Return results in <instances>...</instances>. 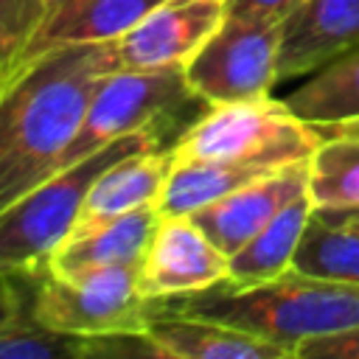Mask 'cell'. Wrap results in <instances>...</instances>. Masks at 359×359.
I'll use <instances>...</instances> for the list:
<instances>
[{
	"instance_id": "12",
	"label": "cell",
	"mask_w": 359,
	"mask_h": 359,
	"mask_svg": "<svg viewBox=\"0 0 359 359\" xmlns=\"http://www.w3.org/2000/svg\"><path fill=\"white\" fill-rule=\"evenodd\" d=\"M359 45V0H300L280 22L278 81L311 76Z\"/></svg>"
},
{
	"instance_id": "19",
	"label": "cell",
	"mask_w": 359,
	"mask_h": 359,
	"mask_svg": "<svg viewBox=\"0 0 359 359\" xmlns=\"http://www.w3.org/2000/svg\"><path fill=\"white\" fill-rule=\"evenodd\" d=\"M286 104L314 126L359 118V45L314 70Z\"/></svg>"
},
{
	"instance_id": "2",
	"label": "cell",
	"mask_w": 359,
	"mask_h": 359,
	"mask_svg": "<svg viewBox=\"0 0 359 359\" xmlns=\"http://www.w3.org/2000/svg\"><path fill=\"white\" fill-rule=\"evenodd\" d=\"M163 303L255 331L283 345L292 359L309 339L359 328V283L306 275L294 266L266 283L233 286L222 280L205 292Z\"/></svg>"
},
{
	"instance_id": "26",
	"label": "cell",
	"mask_w": 359,
	"mask_h": 359,
	"mask_svg": "<svg viewBox=\"0 0 359 359\" xmlns=\"http://www.w3.org/2000/svg\"><path fill=\"white\" fill-rule=\"evenodd\" d=\"M65 3H67V0H48V6H50V14H53L59 6H65Z\"/></svg>"
},
{
	"instance_id": "6",
	"label": "cell",
	"mask_w": 359,
	"mask_h": 359,
	"mask_svg": "<svg viewBox=\"0 0 359 359\" xmlns=\"http://www.w3.org/2000/svg\"><path fill=\"white\" fill-rule=\"evenodd\" d=\"M188 104H205V101L191 90L185 79V67L115 70L98 87L87 109V118L76 140L65 151L59 168L84 160L93 151L115 143L118 137H126L146 126H157V123L171 126V118Z\"/></svg>"
},
{
	"instance_id": "21",
	"label": "cell",
	"mask_w": 359,
	"mask_h": 359,
	"mask_svg": "<svg viewBox=\"0 0 359 359\" xmlns=\"http://www.w3.org/2000/svg\"><path fill=\"white\" fill-rule=\"evenodd\" d=\"M48 0H0V87H6L39 28L48 22Z\"/></svg>"
},
{
	"instance_id": "15",
	"label": "cell",
	"mask_w": 359,
	"mask_h": 359,
	"mask_svg": "<svg viewBox=\"0 0 359 359\" xmlns=\"http://www.w3.org/2000/svg\"><path fill=\"white\" fill-rule=\"evenodd\" d=\"M160 3L163 0H67L48 17V22L34 36V42L25 48L17 73L25 70L42 53L65 48V45L112 42V39L123 36L132 25H137ZM17 73H14V79H17Z\"/></svg>"
},
{
	"instance_id": "4",
	"label": "cell",
	"mask_w": 359,
	"mask_h": 359,
	"mask_svg": "<svg viewBox=\"0 0 359 359\" xmlns=\"http://www.w3.org/2000/svg\"><path fill=\"white\" fill-rule=\"evenodd\" d=\"M314 123L272 95L208 104L174 140L177 160H219L255 168H286L309 163L320 146Z\"/></svg>"
},
{
	"instance_id": "23",
	"label": "cell",
	"mask_w": 359,
	"mask_h": 359,
	"mask_svg": "<svg viewBox=\"0 0 359 359\" xmlns=\"http://www.w3.org/2000/svg\"><path fill=\"white\" fill-rule=\"evenodd\" d=\"M300 0H236L233 8L236 11H247V14H264V17H278L283 20Z\"/></svg>"
},
{
	"instance_id": "13",
	"label": "cell",
	"mask_w": 359,
	"mask_h": 359,
	"mask_svg": "<svg viewBox=\"0 0 359 359\" xmlns=\"http://www.w3.org/2000/svg\"><path fill=\"white\" fill-rule=\"evenodd\" d=\"M171 165H174L171 146L135 151V154H126L118 163H112L87 191V199L79 210L76 227L67 238L87 236L137 208L157 205Z\"/></svg>"
},
{
	"instance_id": "11",
	"label": "cell",
	"mask_w": 359,
	"mask_h": 359,
	"mask_svg": "<svg viewBox=\"0 0 359 359\" xmlns=\"http://www.w3.org/2000/svg\"><path fill=\"white\" fill-rule=\"evenodd\" d=\"M303 194H309V163H294L194 210L191 219L219 244V250L233 255Z\"/></svg>"
},
{
	"instance_id": "10",
	"label": "cell",
	"mask_w": 359,
	"mask_h": 359,
	"mask_svg": "<svg viewBox=\"0 0 359 359\" xmlns=\"http://www.w3.org/2000/svg\"><path fill=\"white\" fill-rule=\"evenodd\" d=\"M146 334L157 348V359H292V353L230 323L177 311L163 300H151Z\"/></svg>"
},
{
	"instance_id": "25",
	"label": "cell",
	"mask_w": 359,
	"mask_h": 359,
	"mask_svg": "<svg viewBox=\"0 0 359 359\" xmlns=\"http://www.w3.org/2000/svg\"><path fill=\"white\" fill-rule=\"evenodd\" d=\"M339 222H345V224H353V227L359 230V216H348V219H339Z\"/></svg>"
},
{
	"instance_id": "16",
	"label": "cell",
	"mask_w": 359,
	"mask_h": 359,
	"mask_svg": "<svg viewBox=\"0 0 359 359\" xmlns=\"http://www.w3.org/2000/svg\"><path fill=\"white\" fill-rule=\"evenodd\" d=\"M320 146L309 160V199L314 210H359V118L317 126Z\"/></svg>"
},
{
	"instance_id": "22",
	"label": "cell",
	"mask_w": 359,
	"mask_h": 359,
	"mask_svg": "<svg viewBox=\"0 0 359 359\" xmlns=\"http://www.w3.org/2000/svg\"><path fill=\"white\" fill-rule=\"evenodd\" d=\"M294 359H359V328L309 339L297 348Z\"/></svg>"
},
{
	"instance_id": "24",
	"label": "cell",
	"mask_w": 359,
	"mask_h": 359,
	"mask_svg": "<svg viewBox=\"0 0 359 359\" xmlns=\"http://www.w3.org/2000/svg\"><path fill=\"white\" fill-rule=\"evenodd\" d=\"M320 216L331 219V222H339V219H348V216H359V210H351V213H325V210H317Z\"/></svg>"
},
{
	"instance_id": "20",
	"label": "cell",
	"mask_w": 359,
	"mask_h": 359,
	"mask_svg": "<svg viewBox=\"0 0 359 359\" xmlns=\"http://www.w3.org/2000/svg\"><path fill=\"white\" fill-rule=\"evenodd\" d=\"M292 266L306 275L359 283V230L345 222H331L314 210Z\"/></svg>"
},
{
	"instance_id": "1",
	"label": "cell",
	"mask_w": 359,
	"mask_h": 359,
	"mask_svg": "<svg viewBox=\"0 0 359 359\" xmlns=\"http://www.w3.org/2000/svg\"><path fill=\"white\" fill-rule=\"evenodd\" d=\"M115 70L112 42L65 45L0 90V208L59 171L98 87Z\"/></svg>"
},
{
	"instance_id": "5",
	"label": "cell",
	"mask_w": 359,
	"mask_h": 359,
	"mask_svg": "<svg viewBox=\"0 0 359 359\" xmlns=\"http://www.w3.org/2000/svg\"><path fill=\"white\" fill-rule=\"evenodd\" d=\"M278 17L230 11L222 28L185 65L191 90L205 104H227L269 95L280 56Z\"/></svg>"
},
{
	"instance_id": "18",
	"label": "cell",
	"mask_w": 359,
	"mask_h": 359,
	"mask_svg": "<svg viewBox=\"0 0 359 359\" xmlns=\"http://www.w3.org/2000/svg\"><path fill=\"white\" fill-rule=\"evenodd\" d=\"M278 171V168H275ZM272 174L269 168L236 165L219 160H177L168 171L165 188L160 194L157 210L163 216H191L194 210L227 196L230 191Z\"/></svg>"
},
{
	"instance_id": "8",
	"label": "cell",
	"mask_w": 359,
	"mask_h": 359,
	"mask_svg": "<svg viewBox=\"0 0 359 359\" xmlns=\"http://www.w3.org/2000/svg\"><path fill=\"white\" fill-rule=\"evenodd\" d=\"M236 0H163L112 39L118 70L185 67L230 17Z\"/></svg>"
},
{
	"instance_id": "9",
	"label": "cell",
	"mask_w": 359,
	"mask_h": 359,
	"mask_svg": "<svg viewBox=\"0 0 359 359\" xmlns=\"http://www.w3.org/2000/svg\"><path fill=\"white\" fill-rule=\"evenodd\" d=\"M230 275V255L191 219L163 216L140 261V292L146 300H177L205 292Z\"/></svg>"
},
{
	"instance_id": "17",
	"label": "cell",
	"mask_w": 359,
	"mask_h": 359,
	"mask_svg": "<svg viewBox=\"0 0 359 359\" xmlns=\"http://www.w3.org/2000/svg\"><path fill=\"white\" fill-rule=\"evenodd\" d=\"M311 213H314V205L309 194L289 202L264 230H258L241 250L230 255L227 280L233 286H255L292 269L297 244L303 238V230Z\"/></svg>"
},
{
	"instance_id": "3",
	"label": "cell",
	"mask_w": 359,
	"mask_h": 359,
	"mask_svg": "<svg viewBox=\"0 0 359 359\" xmlns=\"http://www.w3.org/2000/svg\"><path fill=\"white\" fill-rule=\"evenodd\" d=\"M168 123L146 126L115 143L76 160L48 180L36 182L11 205L0 208V269L3 272H42L53 250L73 233L79 210L93 182L121 157L149 149L174 146L165 143Z\"/></svg>"
},
{
	"instance_id": "7",
	"label": "cell",
	"mask_w": 359,
	"mask_h": 359,
	"mask_svg": "<svg viewBox=\"0 0 359 359\" xmlns=\"http://www.w3.org/2000/svg\"><path fill=\"white\" fill-rule=\"evenodd\" d=\"M140 266H109L79 280L36 272L34 314L39 323L67 334L146 331L151 300L140 292Z\"/></svg>"
},
{
	"instance_id": "14",
	"label": "cell",
	"mask_w": 359,
	"mask_h": 359,
	"mask_svg": "<svg viewBox=\"0 0 359 359\" xmlns=\"http://www.w3.org/2000/svg\"><path fill=\"white\" fill-rule=\"evenodd\" d=\"M157 222V205H146L87 236L65 238L48 258V272L62 280H79L109 266H140Z\"/></svg>"
}]
</instances>
